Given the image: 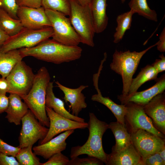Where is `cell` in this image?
<instances>
[{"instance_id": "obj_1", "label": "cell", "mask_w": 165, "mask_h": 165, "mask_svg": "<svg viewBox=\"0 0 165 165\" xmlns=\"http://www.w3.org/2000/svg\"><path fill=\"white\" fill-rule=\"evenodd\" d=\"M19 50L24 57L31 56L56 64L78 60L80 58L82 51L78 46H67L49 38L34 47Z\"/></svg>"}, {"instance_id": "obj_2", "label": "cell", "mask_w": 165, "mask_h": 165, "mask_svg": "<svg viewBox=\"0 0 165 165\" xmlns=\"http://www.w3.org/2000/svg\"><path fill=\"white\" fill-rule=\"evenodd\" d=\"M51 78L47 69L41 68L35 75L28 93L21 97L35 117L43 125L49 127L50 121L46 109V90Z\"/></svg>"}, {"instance_id": "obj_3", "label": "cell", "mask_w": 165, "mask_h": 165, "mask_svg": "<svg viewBox=\"0 0 165 165\" xmlns=\"http://www.w3.org/2000/svg\"><path fill=\"white\" fill-rule=\"evenodd\" d=\"M89 120L87 128L89 136L86 143L82 146L72 147L70 157L72 158L86 154L88 156L97 158L105 164L107 154L102 146L103 136L108 128V124L99 120L93 112L89 113Z\"/></svg>"}, {"instance_id": "obj_4", "label": "cell", "mask_w": 165, "mask_h": 165, "mask_svg": "<svg viewBox=\"0 0 165 165\" xmlns=\"http://www.w3.org/2000/svg\"><path fill=\"white\" fill-rule=\"evenodd\" d=\"M156 45L157 42L140 52H131L129 50L123 52L116 50L110 66L112 71L121 76L123 88L121 96L124 97L128 94L133 75L141 58L148 50Z\"/></svg>"}, {"instance_id": "obj_5", "label": "cell", "mask_w": 165, "mask_h": 165, "mask_svg": "<svg viewBox=\"0 0 165 165\" xmlns=\"http://www.w3.org/2000/svg\"><path fill=\"white\" fill-rule=\"evenodd\" d=\"M69 1V18L80 38L81 43L94 47V38L96 33L89 6H82L74 0Z\"/></svg>"}, {"instance_id": "obj_6", "label": "cell", "mask_w": 165, "mask_h": 165, "mask_svg": "<svg viewBox=\"0 0 165 165\" xmlns=\"http://www.w3.org/2000/svg\"><path fill=\"white\" fill-rule=\"evenodd\" d=\"M45 10L53 30L52 39L65 45L78 46L80 39L69 18L57 11L49 9Z\"/></svg>"}, {"instance_id": "obj_7", "label": "cell", "mask_w": 165, "mask_h": 165, "mask_svg": "<svg viewBox=\"0 0 165 165\" xmlns=\"http://www.w3.org/2000/svg\"><path fill=\"white\" fill-rule=\"evenodd\" d=\"M53 30L51 27L39 29H32L24 27L18 33L10 37L1 45L5 52L34 47L42 42L52 37Z\"/></svg>"}, {"instance_id": "obj_8", "label": "cell", "mask_w": 165, "mask_h": 165, "mask_svg": "<svg viewBox=\"0 0 165 165\" xmlns=\"http://www.w3.org/2000/svg\"><path fill=\"white\" fill-rule=\"evenodd\" d=\"M124 105L127 108L125 123L130 133L142 129L165 139L164 135L155 127L151 118L144 111L142 106L132 102Z\"/></svg>"}, {"instance_id": "obj_9", "label": "cell", "mask_w": 165, "mask_h": 165, "mask_svg": "<svg viewBox=\"0 0 165 165\" xmlns=\"http://www.w3.org/2000/svg\"><path fill=\"white\" fill-rule=\"evenodd\" d=\"M35 77L32 69L24 61H19L6 78L9 85L8 93L21 98L26 95L32 87Z\"/></svg>"}, {"instance_id": "obj_10", "label": "cell", "mask_w": 165, "mask_h": 165, "mask_svg": "<svg viewBox=\"0 0 165 165\" xmlns=\"http://www.w3.org/2000/svg\"><path fill=\"white\" fill-rule=\"evenodd\" d=\"M21 122L18 138L20 148L33 146L38 140L43 139L47 134L49 128L42 125L29 109Z\"/></svg>"}, {"instance_id": "obj_11", "label": "cell", "mask_w": 165, "mask_h": 165, "mask_svg": "<svg viewBox=\"0 0 165 165\" xmlns=\"http://www.w3.org/2000/svg\"><path fill=\"white\" fill-rule=\"evenodd\" d=\"M130 134L131 142L141 158L158 152L165 145V139L143 130Z\"/></svg>"}, {"instance_id": "obj_12", "label": "cell", "mask_w": 165, "mask_h": 165, "mask_svg": "<svg viewBox=\"0 0 165 165\" xmlns=\"http://www.w3.org/2000/svg\"><path fill=\"white\" fill-rule=\"evenodd\" d=\"M46 111L50 121L49 130L46 136L39 141V144H43L57 134L67 130L87 128L88 123L80 122L69 119L56 113L51 108L46 107Z\"/></svg>"}, {"instance_id": "obj_13", "label": "cell", "mask_w": 165, "mask_h": 165, "mask_svg": "<svg viewBox=\"0 0 165 165\" xmlns=\"http://www.w3.org/2000/svg\"><path fill=\"white\" fill-rule=\"evenodd\" d=\"M17 15L24 27L39 29L51 27V24L42 7L32 8L19 6Z\"/></svg>"}, {"instance_id": "obj_14", "label": "cell", "mask_w": 165, "mask_h": 165, "mask_svg": "<svg viewBox=\"0 0 165 165\" xmlns=\"http://www.w3.org/2000/svg\"><path fill=\"white\" fill-rule=\"evenodd\" d=\"M143 108L145 113L151 119L155 127L165 135V93L155 96Z\"/></svg>"}, {"instance_id": "obj_15", "label": "cell", "mask_w": 165, "mask_h": 165, "mask_svg": "<svg viewBox=\"0 0 165 165\" xmlns=\"http://www.w3.org/2000/svg\"><path fill=\"white\" fill-rule=\"evenodd\" d=\"M165 90V75L164 74L157 80L155 84L149 88L140 92L136 91L124 97L118 95V99L122 104L132 102L143 106L156 95L163 93Z\"/></svg>"}, {"instance_id": "obj_16", "label": "cell", "mask_w": 165, "mask_h": 165, "mask_svg": "<svg viewBox=\"0 0 165 165\" xmlns=\"http://www.w3.org/2000/svg\"><path fill=\"white\" fill-rule=\"evenodd\" d=\"M103 65L101 64L98 72L93 76L94 86L97 94L92 96L91 99L93 101L99 102L107 107L113 113L117 119V121L126 126L125 116L127 112V108L124 104H116L108 97H103L98 88V81Z\"/></svg>"}, {"instance_id": "obj_17", "label": "cell", "mask_w": 165, "mask_h": 165, "mask_svg": "<svg viewBox=\"0 0 165 165\" xmlns=\"http://www.w3.org/2000/svg\"><path fill=\"white\" fill-rule=\"evenodd\" d=\"M74 132V130L64 131L43 144L33 147L32 150L36 155L47 160L54 154L61 152L66 149V140Z\"/></svg>"}, {"instance_id": "obj_18", "label": "cell", "mask_w": 165, "mask_h": 165, "mask_svg": "<svg viewBox=\"0 0 165 165\" xmlns=\"http://www.w3.org/2000/svg\"><path fill=\"white\" fill-rule=\"evenodd\" d=\"M55 83L63 93L64 94L63 98L65 101L70 103L72 114L78 116L82 109L86 108L87 106L85 101L86 97L82 92L88 87V86L81 85L78 88L72 89L63 86L58 81L56 82Z\"/></svg>"}, {"instance_id": "obj_19", "label": "cell", "mask_w": 165, "mask_h": 165, "mask_svg": "<svg viewBox=\"0 0 165 165\" xmlns=\"http://www.w3.org/2000/svg\"><path fill=\"white\" fill-rule=\"evenodd\" d=\"M141 157L131 142L124 149L107 154V165H139Z\"/></svg>"}, {"instance_id": "obj_20", "label": "cell", "mask_w": 165, "mask_h": 165, "mask_svg": "<svg viewBox=\"0 0 165 165\" xmlns=\"http://www.w3.org/2000/svg\"><path fill=\"white\" fill-rule=\"evenodd\" d=\"M9 105L5 112L7 115L5 118L8 121L19 125L23 117L28 112V108L20 96L16 94H10L8 97Z\"/></svg>"}, {"instance_id": "obj_21", "label": "cell", "mask_w": 165, "mask_h": 165, "mask_svg": "<svg viewBox=\"0 0 165 165\" xmlns=\"http://www.w3.org/2000/svg\"><path fill=\"white\" fill-rule=\"evenodd\" d=\"M106 2L107 0H92L89 5L96 33L103 32L108 25Z\"/></svg>"}, {"instance_id": "obj_22", "label": "cell", "mask_w": 165, "mask_h": 165, "mask_svg": "<svg viewBox=\"0 0 165 165\" xmlns=\"http://www.w3.org/2000/svg\"><path fill=\"white\" fill-rule=\"evenodd\" d=\"M53 82H50L47 89L46 99V107L51 108L58 114L71 120L80 122L85 119L71 114L65 108L63 101L56 97L53 92Z\"/></svg>"}, {"instance_id": "obj_23", "label": "cell", "mask_w": 165, "mask_h": 165, "mask_svg": "<svg viewBox=\"0 0 165 165\" xmlns=\"http://www.w3.org/2000/svg\"><path fill=\"white\" fill-rule=\"evenodd\" d=\"M24 58L19 49L3 51L0 45V75L6 78L15 65Z\"/></svg>"}, {"instance_id": "obj_24", "label": "cell", "mask_w": 165, "mask_h": 165, "mask_svg": "<svg viewBox=\"0 0 165 165\" xmlns=\"http://www.w3.org/2000/svg\"><path fill=\"white\" fill-rule=\"evenodd\" d=\"M116 139V144L112 147V151L119 152L126 147L131 143V134L126 127L118 122H112L108 124Z\"/></svg>"}, {"instance_id": "obj_25", "label": "cell", "mask_w": 165, "mask_h": 165, "mask_svg": "<svg viewBox=\"0 0 165 165\" xmlns=\"http://www.w3.org/2000/svg\"><path fill=\"white\" fill-rule=\"evenodd\" d=\"M158 73L152 65H147L141 68L136 77L132 79L127 95L137 91L138 89L146 82L156 79Z\"/></svg>"}, {"instance_id": "obj_26", "label": "cell", "mask_w": 165, "mask_h": 165, "mask_svg": "<svg viewBox=\"0 0 165 165\" xmlns=\"http://www.w3.org/2000/svg\"><path fill=\"white\" fill-rule=\"evenodd\" d=\"M0 28L11 37L18 33L24 27L19 19L13 18L5 11L0 8Z\"/></svg>"}, {"instance_id": "obj_27", "label": "cell", "mask_w": 165, "mask_h": 165, "mask_svg": "<svg viewBox=\"0 0 165 165\" xmlns=\"http://www.w3.org/2000/svg\"><path fill=\"white\" fill-rule=\"evenodd\" d=\"M134 14L131 10L119 15L116 18L117 25L114 35L113 42L118 43L122 40L126 31L131 26Z\"/></svg>"}, {"instance_id": "obj_28", "label": "cell", "mask_w": 165, "mask_h": 165, "mask_svg": "<svg viewBox=\"0 0 165 165\" xmlns=\"http://www.w3.org/2000/svg\"><path fill=\"white\" fill-rule=\"evenodd\" d=\"M130 10L146 18L156 22L157 15L156 11L151 9L147 0H130L128 3Z\"/></svg>"}, {"instance_id": "obj_29", "label": "cell", "mask_w": 165, "mask_h": 165, "mask_svg": "<svg viewBox=\"0 0 165 165\" xmlns=\"http://www.w3.org/2000/svg\"><path fill=\"white\" fill-rule=\"evenodd\" d=\"M33 146L21 148L15 157L20 165H41L40 159L32 151Z\"/></svg>"}, {"instance_id": "obj_30", "label": "cell", "mask_w": 165, "mask_h": 165, "mask_svg": "<svg viewBox=\"0 0 165 165\" xmlns=\"http://www.w3.org/2000/svg\"><path fill=\"white\" fill-rule=\"evenodd\" d=\"M42 7L45 9L60 12L66 16H69L70 14L69 0H42Z\"/></svg>"}, {"instance_id": "obj_31", "label": "cell", "mask_w": 165, "mask_h": 165, "mask_svg": "<svg viewBox=\"0 0 165 165\" xmlns=\"http://www.w3.org/2000/svg\"><path fill=\"white\" fill-rule=\"evenodd\" d=\"M104 163L101 160L94 157L88 156L81 158L77 156L71 158L68 165H102Z\"/></svg>"}, {"instance_id": "obj_32", "label": "cell", "mask_w": 165, "mask_h": 165, "mask_svg": "<svg viewBox=\"0 0 165 165\" xmlns=\"http://www.w3.org/2000/svg\"><path fill=\"white\" fill-rule=\"evenodd\" d=\"M18 7L15 0H0V8L5 11L13 18L19 19L17 15Z\"/></svg>"}, {"instance_id": "obj_33", "label": "cell", "mask_w": 165, "mask_h": 165, "mask_svg": "<svg viewBox=\"0 0 165 165\" xmlns=\"http://www.w3.org/2000/svg\"><path fill=\"white\" fill-rule=\"evenodd\" d=\"M68 157L61 152L54 154L48 159V160L41 165H68L69 161Z\"/></svg>"}, {"instance_id": "obj_34", "label": "cell", "mask_w": 165, "mask_h": 165, "mask_svg": "<svg viewBox=\"0 0 165 165\" xmlns=\"http://www.w3.org/2000/svg\"><path fill=\"white\" fill-rule=\"evenodd\" d=\"M164 162L158 152L141 158L139 165H165Z\"/></svg>"}, {"instance_id": "obj_35", "label": "cell", "mask_w": 165, "mask_h": 165, "mask_svg": "<svg viewBox=\"0 0 165 165\" xmlns=\"http://www.w3.org/2000/svg\"><path fill=\"white\" fill-rule=\"evenodd\" d=\"M19 146L15 147L4 141L0 138V152L8 156L15 157L20 149Z\"/></svg>"}, {"instance_id": "obj_36", "label": "cell", "mask_w": 165, "mask_h": 165, "mask_svg": "<svg viewBox=\"0 0 165 165\" xmlns=\"http://www.w3.org/2000/svg\"><path fill=\"white\" fill-rule=\"evenodd\" d=\"M42 0H15L18 6L38 8L42 6Z\"/></svg>"}, {"instance_id": "obj_37", "label": "cell", "mask_w": 165, "mask_h": 165, "mask_svg": "<svg viewBox=\"0 0 165 165\" xmlns=\"http://www.w3.org/2000/svg\"><path fill=\"white\" fill-rule=\"evenodd\" d=\"M0 165H20L13 156H8L0 152Z\"/></svg>"}, {"instance_id": "obj_38", "label": "cell", "mask_w": 165, "mask_h": 165, "mask_svg": "<svg viewBox=\"0 0 165 165\" xmlns=\"http://www.w3.org/2000/svg\"><path fill=\"white\" fill-rule=\"evenodd\" d=\"M160 59L156 60L152 65L156 69L158 73L165 70V57L163 54L159 56Z\"/></svg>"}, {"instance_id": "obj_39", "label": "cell", "mask_w": 165, "mask_h": 165, "mask_svg": "<svg viewBox=\"0 0 165 165\" xmlns=\"http://www.w3.org/2000/svg\"><path fill=\"white\" fill-rule=\"evenodd\" d=\"M157 48L161 52L165 51V28H163L159 36V40L157 42Z\"/></svg>"}, {"instance_id": "obj_40", "label": "cell", "mask_w": 165, "mask_h": 165, "mask_svg": "<svg viewBox=\"0 0 165 165\" xmlns=\"http://www.w3.org/2000/svg\"><path fill=\"white\" fill-rule=\"evenodd\" d=\"M9 103V97L6 94H0V114L5 112Z\"/></svg>"}, {"instance_id": "obj_41", "label": "cell", "mask_w": 165, "mask_h": 165, "mask_svg": "<svg viewBox=\"0 0 165 165\" xmlns=\"http://www.w3.org/2000/svg\"><path fill=\"white\" fill-rule=\"evenodd\" d=\"M9 85L6 78L2 77L0 79V94H6L9 93Z\"/></svg>"}, {"instance_id": "obj_42", "label": "cell", "mask_w": 165, "mask_h": 165, "mask_svg": "<svg viewBox=\"0 0 165 165\" xmlns=\"http://www.w3.org/2000/svg\"><path fill=\"white\" fill-rule=\"evenodd\" d=\"M7 35L0 28V45H2L9 38Z\"/></svg>"}, {"instance_id": "obj_43", "label": "cell", "mask_w": 165, "mask_h": 165, "mask_svg": "<svg viewBox=\"0 0 165 165\" xmlns=\"http://www.w3.org/2000/svg\"><path fill=\"white\" fill-rule=\"evenodd\" d=\"M78 4L82 6H89L92 0H74Z\"/></svg>"}, {"instance_id": "obj_44", "label": "cell", "mask_w": 165, "mask_h": 165, "mask_svg": "<svg viewBox=\"0 0 165 165\" xmlns=\"http://www.w3.org/2000/svg\"><path fill=\"white\" fill-rule=\"evenodd\" d=\"M158 152L163 161L165 162V145L160 149Z\"/></svg>"}, {"instance_id": "obj_45", "label": "cell", "mask_w": 165, "mask_h": 165, "mask_svg": "<svg viewBox=\"0 0 165 165\" xmlns=\"http://www.w3.org/2000/svg\"><path fill=\"white\" fill-rule=\"evenodd\" d=\"M126 0H121L122 3H123Z\"/></svg>"}]
</instances>
